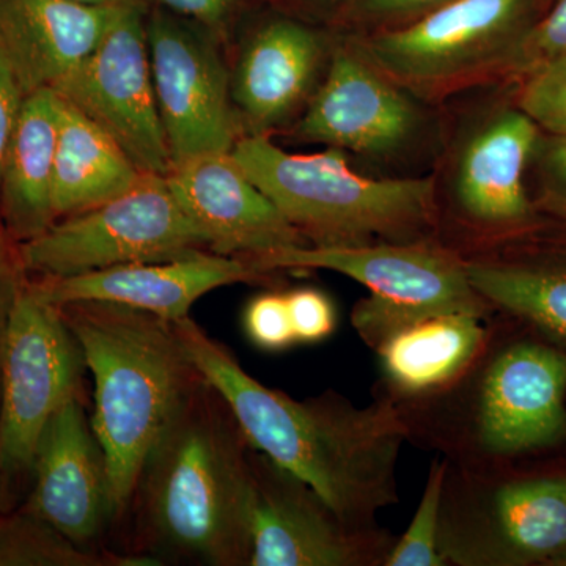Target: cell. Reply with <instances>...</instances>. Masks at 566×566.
Masks as SVG:
<instances>
[{
    "mask_svg": "<svg viewBox=\"0 0 566 566\" xmlns=\"http://www.w3.org/2000/svg\"><path fill=\"white\" fill-rule=\"evenodd\" d=\"M482 316L447 314L409 324L378 346L382 367L401 392L419 394L455 378L482 345Z\"/></svg>",
    "mask_w": 566,
    "mask_h": 566,
    "instance_id": "22",
    "label": "cell"
},
{
    "mask_svg": "<svg viewBox=\"0 0 566 566\" xmlns=\"http://www.w3.org/2000/svg\"><path fill=\"white\" fill-rule=\"evenodd\" d=\"M148 556L98 554L77 545L28 509L0 515V566H153Z\"/></svg>",
    "mask_w": 566,
    "mask_h": 566,
    "instance_id": "25",
    "label": "cell"
},
{
    "mask_svg": "<svg viewBox=\"0 0 566 566\" xmlns=\"http://www.w3.org/2000/svg\"><path fill=\"white\" fill-rule=\"evenodd\" d=\"M297 344H318L334 333L335 308L326 294L300 289L285 294Z\"/></svg>",
    "mask_w": 566,
    "mask_h": 566,
    "instance_id": "29",
    "label": "cell"
},
{
    "mask_svg": "<svg viewBox=\"0 0 566 566\" xmlns=\"http://www.w3.org/2000/svg\"><path fill=\"white\" fill-rule=\"evenodd\" d=\"M521 54L534 66L566 55V0H558L545 20L524 36Z\"/></svg>",
    "mask_w": 566,
    "mask_h": 566,
    "instance_id": "30",
    "label": "cell"
},
{
    "mask_svg": "<svg viewBox=\"0 0 566 566\" xmlns=\"http://www.w3.org/2000/svg\"><path fill=\"white\" fill-rule=\"evenodd\" d=\"M163 10L196 22L208 31H221L232 13L234 0H156Z\"/></svg>",
    "mask_w": 566,
    "mask_h": 566,
    "instance_id": "33",
    "label": "cell"
},
{
    "mask_svg": "<svg viewBox=\"0 0 566 566\" xmlns=\"http://www.w3.org/2000/svg\"><path fill=\"white\" fill-rule=\"evenodd\" d=\"M415 123V109L401 93L359 59L338 51L296 134L338 150L385 153L400 147Z\"/></svg>",
    "mask_w": 566,
    "mask_h": 566,
    "instance_id": "17",
    "label": "cell"
},
{
    "mask_svg": "<svg viewBox=\"0 0 566 566\" xmlns=\"http://www.w3.org/2000/svg\"><path fill=\"white\" fill-rule=\"evenodd\" d=\"M61 102L52 185L57 221L109 202L147 175L91 118Z\"/></svg>",
    "mask_w": 566,
    "mask_h": 566,
    "instance_id": "21",
    "label": "cell"
},
{
    "mask_svg": "<svg viewBox=\"0 0 566 566\" xmlns=\"http://www.w3.org/2000/svg\"><path fill=\"white\" fill-rule=\"evenodd\" d=\"M495 517L517 556L554 560L566 551V479L510 483L495 495Z\"/></svg>",
    "mask_w": 566,
    "mask_h": 566,
    "instance_id": "23",
    "label": "cell"
},
{
    "mask_svg": "<svg viewBox=\"0 0 566 566\" xmlns=\"http://www.w3.org/2000/svg\"><path fill=\"white\" fill-rule=\"evenodd\" d=\"M57 307L93 376L91 420L106 452L114 513L120 516L153 447L203 376L172 322L102 301Z\"/></svg>",
    "mask_w": 566,
    "mask_h": 566,
    "instance_id": "3",
    "label": "cell"
},
{
    "mask_svg": "<svg viewBox=\"0 0 566 566\" xmlns=\"http://www.w3.org/2000/svg\"><path fill=\"white\" fill-rule=\"evenodd\" d=\"M524 7L526 0H449L416 24L382 33L368 52L394 76L447 80L495 54Z\"/></svg>",
    "mask_w": 566,
    "mask_h": 566,
    "instance_id": "14",
    "label": "cell"
},
{
    "mask_svg": "<svg viewBox=\"0 0 566 566\" xmlns=\"http://www.w3.org/2000/svg\"><path fill=\"white\" fill-rule=\"evenodd\" d=\"M475 292L566 340V266L465 263Z\"/></svg>",
    "mask_w": 566,
    "mask_h": 566,
    "instance_id": "24",
    "label": "cell"
},
{
    "mask_svg": "<svg viewBox=\"0 0 566 566\" xmlns=\"http://www.w3.org/2000/svg\"><path fill=\"white\" fill-rule=\"evenodd\" d=\"M147 14L140 0H123L98 46L55 93L120 145L142 172L167 177V147L148 54Z\"/></svg>",
    "mask_w": 566,
    "mask_h": 566,
    "instance_id": "8",
    "label": "cell"
},
{
    "mask_svg": "<svg viewBox=\"0 0 566 566\" xmlns=\"http://www.w3.org/2000/svg\"><path fill=\"white\" fill-rule=\"evenodd\" d=\"M197 370L226 401L249 446L304 482L346 527L397 501L395 469L408 428L390 401L293 400L252 378L191 316L175 322Z\"/></svg>",
    "mask_w": 566,
    "mask_h": 566,
    "instance_id": "1",
    "label": "cell"
},
{
    "mask_svg": "<svg viewBox=\"0 0 566 566\" xmlns=\"http://www.w3.org/2000/svg\"><path fill=\"white\" fill-rule=\"evenodd\" d=\"M208 251L166 177L145 175L128 192L18 244L25 274L70 277L122 264L169 262Z\"/></svg>",
    "mask_w": 566,
    "mask_h": 566,
    "instance_id": "6",
    "label": "cell"
},
{
    "mask_svg": "<svg viewBox=\"0 0 566 566\" xmlns=\"http://www.w3.org/2000/svg\"><path fill=\"white\" fill-rule=\"evenodd\" d=\"M153 85L172 163L233 150L232 77L214 33L166 10L147 14Z\"/></svg>",
    "mask_w": 566,
    "mask_h": 566,
    "instance_id": "9",
    "label": "cell"
},
{
    "mask_svg": "<svg viewBox=\"0 0 566 566\" xmlns=\"http://www.w3.org/2000/svg\"><path fill=\"white\" fill-rule=\"evenodd\" d=\"M249 447L203 379L153 447L137 483L142 527L156 551L202 565H248Z\"/></svg>",
    "mask_w": 566,
    "mask_h": 566,
    "instance_id": "2",
    "label": "cell"
},
{
    "mask_svg": "<svg viewBox=\"0 0 566 566\" xmlns=\"http://www.w3.org/2000/svg\"><path fill=\"white\" fill-rule=\"evenodd\" d=\"M24 279L25 273L18 255V244L11 240L6 227L0 222V334Z\"/></svg>",
    "mask_w": 566,
    "mask_h": 566,
    "instance_id": "32",
    "label": "cell"
},
{
    "mask_svg": "<svg viewBox=\"0 0 566 566\" xmlns=\"http://www.w3.org/2000/svg\"><path fill=\"white\" fill-rule=\"evenodd\" d=\"M230 155L308 244L352 245L374 237H403L433 216L431 178L363 177L338 148L292 155L263 134H251L240 137Z\"/></svg>",
    "mask_w": 566,
    "mask_h": 566,
    "instance_id": "4",
    "label": "cell"
},
{
    "mask_svg": "<svg viewBox=\"0 0 566 566\" xmlns=\"http://www.w3.org/2000/svg\"><path fill=\"white\" fill-rule=\"evenodd\" d=\"M319 61L318 36L300 22H268L253 33L232 76L234 109L256 129L253 134L285 120L300 106Z\"/></svg>",
    "mask_w": 566,
    "mask_h": 566,
    "instance_id": "18",
    "label": "cell"
},
{
    "mask_svg": "<svg viewBox=\"0 0 566 566\" xmlns=\"http://www.w3.org/2000/svg\"><path fill=\"white\" fill-rule=\"evenodd\" d=\"M117 7L0 0V57L22 95L55 91L98 46Z\"/></svg>",
    "mask_w": 566,
    "mask_h": 566,
    "instance_id": "16",
    "label": "cell"
},
{
    "mask_svg": "<svg viewBox=\"0 0 566 566\" xmlns=\"http://www.w3.org/2000/svg\"><path fill=\"white\" fill-rule=\"evenodd\" d=\"M566 356L516 345L491 365L480 401V438L494 453L556 444L566 433Z\"/></svg>",
    "mask_w": 566,
    "mask_h": 566,
    "instance_id": "15",
    "label": "cell"
},
{
    "mask_svg": "<svg viewBox=\"0 0 566 566\" xmlns=\"http://www.w3.org/2000/svg\"><path fill=\"white\" fill-rule=\"evenodd\" d=\"M535 153L547 202L566 216V136L551 134L542 144L538 139Z\"/></svg>",
    "mask_w": 566,
    "mask_h": 566,
    "instance_id": "31",
    "label": "cell"
},
{
    "mask_svg": "<svg viewBox=\"0 0 566 566\" xmlns=\"http://www.w3.org/2000/svg\"><path fill=\"white\" fill-rule=\"evenodd\" d=\"M260 274L327 270L363 283L370 296L354 307L353 326L378 348L387 337L431 316H482L486 301L469 281L465 264L424 245H296L245 259Z\"/></svg>",
    "mask_w": 566,
    "mask_h": 566,
    "instance_id": "5",
    "label": "cell"
},
{
    "mask_svg": "<svg viewBox=\"0 0 566 566\" xmlns=\"http://www.w3.org/2000/svg\"><path fill=\"white\" fill-rule=\"evenodd\" d=\"M520 109L546 133L566 136V55L535 66L521 93Z\"/></svg>",
    "mask_w": 566,
    "mask_h": 566,
    "instance_id": "27",
    "label": "cell"
},
{
    "mask_svg": "<svg viewBox=\"0 0 566 566\" xmlns=\"http://www.w3.org/2000/svg\"><path fill=\"white\" fill-rule=\"evenodd\" d=\"M31 475L32 491L22 506L77 545L87 547L115 516L106 452L80 397L48 420Z\"/></svg>",
    "mask_w": 566,
    "mask_h": 566,
    "instance_id": "10",
    "label": "cell"
},
{
    "mask_svg": "<svg viewBox=\"0 0 566 566\" xmlns=\"http://www.w3.org/2000/svg\"><path fill=\"white\" fill-rule=\"evenodd\" d=\"M251 566H348L360 545L304 482L266 457L251 458Z\"/></svg>",
    "mask_w": 566,
    "mask_h": 566,
    "instance_id": "12",
    "label": "cell"
},
{
    "mask_svg": "<svg viewBox=\"0 0 566 566\" xmlns=\"http://www.w3.org/2000/svg\"><path fill=\"white\" fill-rule=\"evenodd\" d=\"M9 476H7L6 471H3L2 463H0V515L3 512H7V491H9Z\"/></svg>",
    "mask_w": 566,
    "mask_h": 566,
    "instance_id": "36",
    "label": "cell"
},
{
    "mask_svg": "<svg viewBox=\"0 0 566 566\" xmlns=\"http://www.w3.org/2000/svg\"><path fill=\"white\" fill-rule=\"evenodd\" d=\"M553 564L566 565V551H565V553H562L560 556H557L556 558H554Z\"/></svg>",
    "mask_w": 566,
    "mask_h": 566,
    "instance_id": "38",
    "label": "cell"
},
{
    "mask_svg": "<svg viewBox=\"0 0 566 566\" xmlns=\"http://www.w3.org/2000/svg\"><path fill=\"white\" fill-rule=\"evenodd\" d=\"M61 96H24L0 177V222L17 244L40 237L57 221L52 208Z\"/></svg>",
    "mask_w": 566,
    "mask_h": 566,
    "instance_id": "19",
    "label": "cell"
},
{
    "mask_svg": "<svg viewBox=\"0 0 566 566\" xmlns=\"http://www.w3.org/2000/svg\"><path fill=\"white\" fill-rule=\"evenodd\" d=\"M446 464L436 461L424 486L422 501L417 506L411 526L401 536L392 554L387 557L389 566H441L438 553L439 520H441L442 490H444Z\"/></svg>",
    "mask_w": 566,
    "mask_h": 566,
    "instance_id": "26",
    "label": "cell"
},
{
    "mask_svg": "<svg viewBox=\"0 0 566 566\" xmlns=\"http://www.w3.org/2000/svg\"><path fill=\"white\" fill-rule=\"evenodd\" d=\"M77 2L92 3V6H114V3H120L123 0H77Z\"/></svg>",
    "mask_w": 566,
    "mask_h": 566,
    "instance_id": "37",
    "label": "cell"
},
{
    "mask_svg": "<svg viewBox=\"0 0 566 566\" xmlns=\"http://www.w3.org/2000/svg\"><path fill=\"white\" fill-rule=\"evenodd\" d=\"M85 370L61 307L36 296L24 279L0 334V463L10 482L31 474L41 431L80 397Z\"/></svg>",
    "mask_w": 566,
    "mask_h": 566,
    "instance_id": "7",
    "label": "cell"
},
{
    "mask_svg": "<svg viewBox=\"0 0 566 566\" xmlns=\"http://www.w3.org/2000/svg\"><path fill=\"white\" fill-rule=\"evenodd\" d=\"M259 277V271L245 259L200 252L169 262L122 264L70 277H39L29 285L36 296L54 305L102 301L175 323L189 316L192 305L212 290Z\"/></svg>",
    "mask_w": 566,
    "mask_h": 566,
    "instance_id": "13",
    "label": "cell"
},
{
    "mask_svg": "<svg viewBox=\"0 0 566 566\" xmlns=\"http://www.w3.org/2000/svg\"><path fill=\"white\" fill-rule=\"evenodd\" d=\"M244 329L249 340L264 352H282L297 344L285 294L253 297L244 311Z\"/></svg>",
    "mask_w": 566,
    "mask_h": 566,
    "instance_id": "28",
    "label": "cell"
},
{
    "mask_svg": "<svg viewBox=\"0 0 566 566\" xmlns=\"http://www.w3.org/2000/svg\"><path fill=\"white\" fill-rule=\"evenodd\" d=\"M538 129L523 111H506L469 140L457 175L458 200L469 216L497 226L527 218L524 169L538 144Z\"/></svg>",
    "mask_w": 566,
    "mask_h": 566,
    "instance_id": "20",
    "label": "cell"
},
{
    "mask_svg": "<svg viewBox=\"0 0 566 566\" xmlns=\"http://www.w3.org/2000/svg\"><path fill=\"white\" fill-rule=\"evenodd\" d=\"M446 2L449 0H368V7L378 13H401Z\"/></svg>",
    "mask_w": 566,
    "mask_h": 566,
    "instance_id": "35",
    "label": "cell"
},
{
    "mask_svg": "<svg viewBox=\"0 0 566 566\" xmlns=\"http://www.w3.org/2000/svg\"><path fill=\"white\" fill-rule=\"evenodd\" d=\"M166 180L212 253L255 259L308 244L230 153L175 164Z\"/></svg>",
    "mask_w": 566,
    "mask_h": 566,
    "instance_id": "11",
    "label": "cell"
},
{
    "mask_svg": "<svg viewBox=\"0 0 566 566\" xmlns=\"http://www.w3.org/2000/svg\"><path fill=\"white\" fill-rule=\"evenodd\" d=\"M20 85L3 59L0 57V177H2L3 163L9 151L11 137L17 128L18 117L22 106Z\"/></svg>",
    "mask_w": 566,
    "mask_h": 566,
    "instance_id": "34",
    "label": "cell"
}]
</instances>
